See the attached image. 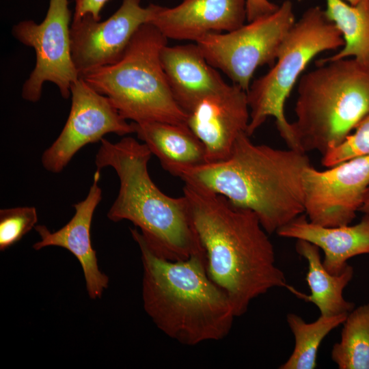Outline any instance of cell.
Here are the masks:
<instances>
[{"label":"cell","mask_w":369,"mask_h":369,"mask_svg":"<svg viewBox=\"0 0 369 369\" xmlns=\"http://www.w3.org/2000/svg\"><path fill=\"white\" fill-rule=\"evenodd\" d=\"M183 195L205 250L208 275L228 295L236 317L258 297L288 286L269 234L254 212L186 183Z\"/></svg>","instance_id":"cell-1"},{"label":"cell","mask_w":369,"mask_h":369,"mask_svg":"<svg viewBox=\"0 0 369 369\" xmlns=\"http://www.w3.org/2000/svg\"><path fill=\"white\" fill-rule=\"evenodd\" d=\"M310 165L306 152L255 144L243 133L225 160L166 171L250 209L271 234L304 213L303 174Z\"/></svg>","instance_id":"cell-2"},{"label":"cell","mask_w":369,"mask_h":369,"mask_svg":"<svg viewBox=\"0 0 369 369\" xmlns=\"http://www.w3.org/2000/svg\"><path fill=\"white\" fill-rule=\"evenodd\" d=\"M130 231L141 251L144 308L157 328L186 346L226 338L236 316L226 292L208 275L206 258H161L137 228Z\"/></svg>","instance_id":"cell-3"},{"label":"cell","mask_w":369,"mask_h":369,"mask_svg":"<svg viewBox=\"0 0 369 369\" xmlns=\"http://www.w3.org/2000/svg\"><path fill=\"white\" fill-rule=\"evenodd\" d=\"M152 154L145 144L132 137L115 143L100 140L96 169L111 167L120 180L108 219L132 222L149 249L161 258L178 261L193 256L206 257L186 197L169 196L152 180L148 168Z\"/></svg>","instance_id":"cell-4"},{"label":"cell","mask_w":369,"mask_h":369,"mask_svg":"<svg viewBox=\"0 0 369 369\" xmlns=\"http://www.w3.org/2000/svg\"><path fill=\"white\" fill-rule=\"evenodd\" d=\"M295 112L299 149L323 155L369 115V68L353 58L318 61L299 79Z\"/></svg>","instance_id":"cell-5"},{"label":"cell","mask_w":369,"mask_h":369,"mask_svg":"<svg viewBox=\"0 0 369 369\" xmlns=\"http://www.w3.org/2000/svg\"><path fill=\"white\" fill-rule=\"evenodd\" d=\"M166 44L157 28L144 24L118 62L80 77L107 97L126 120L187 124L188 114L176 101L161 65V51Z\"/></svg>","instance_id":"cell-6"},{"label":"cell","mask_w":369,"mask_h":369,"mask_svg":"<svg viewBox=\"0 0 369 369\" xmlns=\"http://www.w3.org/2000/svg\"><path fill=\"white\" fill-rule=\"evenodd\" d=\"M340 31L318 6L310 7L293 25L278 51L276 61L264 75L255 79L247 91L251 136L270 118L288 148L299 150L291 123L285 115L286 99L308 64L318 54L341 49Z\"/></svg>","instance_id":"cell-7"},{"label":"cell","mask_w":369,"mask_h":369,"mask_svg":"<svg viewBox=\"0 0 369 369\" xmlns=\"http://www.w3.org/2000/svg\"><path fill=\"white\" fill-rule=\"evenodd\" d=\"M295 22L292 3L286 0L271 14L231 31L208 33L195 43L209 64L247 92L257 68L275 64Z\"/></svg>","instance_id":"cell-8"},{"label":"cell","mask_w":369,"mask_h":369,"mask_svg":"<svg viewBox=\"0 0 369 369\" xmlns=\"http://www.w3.org/2000/svg\"><path fill=\"white\" fill-rule=\"evenodd\" d=\"M71 15L68 0H50L42 23L25 20L13 26V36L36 53L35 67L22 88L23 99L38 102L45 82L54 83L64 98L70 96L72 83L80 77L72 56Z\"/></svg>","instance_id":"cell-9"},{"label":"cell","mask_w":369,"mask_h":369,"mask_svg":"<svg viewBox=\"0 0 369 369\" xmlns=\"http://www.w3.org/2000/svg\"><path fill=\"white\" fill-rule=\"evenodd\" d=\"M71 107L66 122L54 142L41 156L48 172L60 173L85 146L100 141L108 133L125 136L135 133L110 100L89 85L81 77L70 88Z\"/></svg>","instance_id":"cell-10"},{"label":"cell","mask_w":369,"mask_h":369,"mask_svg":"<svg viewBox=\"0 0 369 369\" xmlns=\"http://www.w3.org/2000/svg\"><path fill=\"white\" fill-rule=\"evenodd\" d=\"M304 213L323 226L350 224L359 211L369 187V156H357L318 170L312 165L303 174Z\"/></svg>","instance_id":"cell-11"},{"label":"cell","mask_w":369,"mask_h":369,"mask_svg":"<svg viewBox=\"0 0 369 369\" xmlns=\"http://www.w3.org/2000/svg\"><path fill=\"white\" fill-rule=\"evenodd\" d=\"M158 6L150 3L143 7L141 0H122L119 8L105 20L88 15L72 20V56L79 76L118 62L138 29L151 22Z\"/></svg>","instance_id":"cell-12"},{"label":"cell","mask_w":369,"mask_h":369,"mask_svg":"<svg viewBox=\"0 0 369 369\" xmlns=\"http://www.w3.org/2000/svg\"><path fill=\"white\" fill-rule=\"evenodd\" d=\"M249 122L247 92L236 84L200 100L188 113L187 124L203 144L206 163L227 159Z\"/></svg>","instance_id":"cell-13"},{"label":"cell","mask_w":369,"mask_h":369,"mask_svg":"<svg viewBox=\"0 0 369 369\" xmlns=\"http://www.w3.org/2000/svg\"><path fill=\"white\" fill-rule=\"evenodd\" d=\"M100 177V170L96 169L86 197L74 204V214L65 226L53 232L44 225L36 226L40 240L32 246L35 250L49 246L60 247L72 253L81 266L86 290L92 299H100L109 285V277L99 269L96 251L91 240L93 215L102 200V189L98 185Z\"/></svg>","instance_id":"cell-14"},{"label":"cell","mask_w":369,"mask_h":369,"mask_svg":"<svg viewBox=\"0 0 369 369\" xmlns=\"http://www.w3.org/2000/svg\"><path fill=\"white\" fill-rule=\"evenodd\" d=\"M247 20L246 0H182L159 5L151 22L168 40L197 42L211 33L233 31Z\"/></svg>","instance_id":"cell-15"},{"label":"cell","mask_w":369,"mask_h":369,"mask_svg":"<svg viewBox=\"0 0 369 369\" xmlns=\"http://www.w3.org/2000/svg\"><path fill=\"white\" fill-rule=\"evenodd\" d=\"M160 58L172 93L187 114L200 100L228 85L208 64L196 43L166 44Z\"/></svg>","instance_id":"cell-16"},{"label":"cell","mask_w":369,"mask_h":369,"mask_svg":"<svg viewBox=\"0 0 369 369\" xmlns=\"http://www.w3.org/2000/svg\"><path fill=\"white\" fill-rule=\"evenodd\" d=\"M281 237L303 240L324 252L323 264L333 275L340 274L350 258L369 254V215L351 226L328 227L314 223L301 215L279 229Z\"/></svg>","instance_id":"cell-17"},{"label":"cell","mask_w":369,"mask_h":369,"mask_svg":"<svg viewBox=\"0 0 369 369\" xmlns=\"http://www.w3.org/2000/svg\"><path fill=\"white\" fill-rule=\"evenodd\" d=\"M295 249L308 262L305 279L310 294H303L289 285L286 288L296 297L314 304L320 315L331 316L351 312L355 304L344 298L343 291L353 277V266L348 264L340 274L333 275L324 267L317 246L297 240Z\"/></svg>","instance_id":"cell-18"},{"label":"cell","mask_w":369,"mask_h":369,"mask_svg":"<svg viewBox=\"0 0 369 369\" xmlns=\"http://www.w3.org/2000/svg\"><path fill=\"white\" fill-rule=\"evenodd\" d=\"M134 124L138 139L159 159L165 170L206 163L203 144L187 124L159 121Z\"/></svg>","instance_id":"cell-19"},{"label":"cell","mask_w":369,"mask_h":369,"mask_svg":"<svg viewBox=\"0 0 369 369\" xmlns=\"http://www.w3.org/2000/svg\"><path fill=\"white\" fill-rule=\"evenodd\" d=\"M327 18L340 31L344 46L320 62L353 58L369 68V0L351 5L344 0H325Z\"/></svg>","instance_id":"cell-20"},{"label":"cell","mask_w":369,"mask_h":369,"mask_svg":"<svg viewBox=\"0 0 369 369\" xmlns=\"http://www.w3.org/2000/svg\"><path fill=\"white\" fill-rule=\"evenodd\" d=\"M348 314L323 316L307 323L294 313L286 316L287 324L295 338L293 351L279 369H314L317 366V355L324 338L335 328L342 325Z\"/></svg>","instance_id":"cell-21"},{"label":"cell","mask_w":369,"mask_h":369,"mask_svg":"<svg viewBox=\"0 0 369 369\" xmlns=\"http://www.w3.org/2000/svg\"><path fill=\"white\" fill-rule=\"evenodd\" d=\"M331 351L339 369H369V303L350 312Z\"/></svg>","instance_id":"cell-22"},{"label":"cell","mask_w":369,"mask_h":369,"mask_svg":"<svg viewBox=\"0 0 369 369\" xmlns=\"http://www.w3.org/2000/svg\"><path fill=\"white\" fill-rule=\"evenodd\" d=\"M38 222L33 206H18L0 210V251L9 249L26 235Z\"/></svg>","instance_id":"cell-23"},{"label":"cell","mask_w":369,"mask_h":369,"mask_svg":"<svg viewBox=\"0 0 369 369\" xmlns=\"http://www.w3.org/2000/svg\"><path fill=\"white\" fill-rule=\"evenodd\" d=\"M362 156H369V115L342 144L323 155L321 163L329 167Z\"/></svg>","instance_id":"cell-24"},{"label":"cell","mask_w":369,"mask_h":369,"mask_svg":"<svg viewBox=\"0 0 369 369\" xmlns=\"http://www.w3.org/2000/svg\"><path fill=\"white\" fill-rule=\"evenodd\" d=\"M109 0H74L72 20H77L85 16H90L100 20V12Z\"/></svg>","instance_id":"cell-25"},{"label":"cell","mask_w":369,"mask_h":369,"mask_svg":"<svg viewBox=\"0 0 369 369\" xmlns=\"http://www.w3.org/2000/svg\"><path fill=\"white\" fill-rule=\"evenodd\" d=\"M279 5L269 0H246L247 20L251 22L275 12Z\"/></svg>","instance_id":"cell-26"},{"label":"cell","mask_w":369,"mask_h":369,"mask_svg":"<svg viewBox=\"0 0 369 369\" xmlns=\"http://www.w3.org/2000/svg\"><path fill=\"white\" fill-rule=\"evenodd\" d=\"M359 211L363 213L364 215H369V187L368 188L364 201L361 207L359 209Z\"/></svg>","instance_id":"cell-27"},{"label":"cell","mask_w":369,"mask_h":369,"mask_svg":"<svg viewBox=\"0 0 369 369\" xmlns=\"http://www.w3.org/2000/svg\"><path fill=\"white\" fill-rule=\"evenodd\" d=\"M344 1H345L346 2L351 5H355L359 2V0H344Z\"/></svg>","instance_id":"cell-28"}]
</instances>
